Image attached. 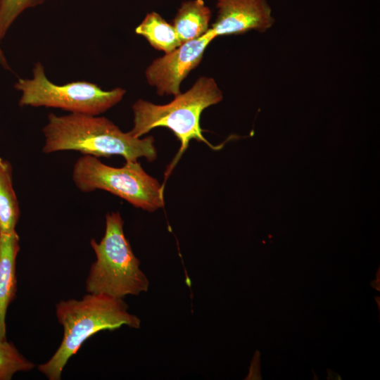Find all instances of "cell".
I'll use <instances>...</instances> for the list:
<instances>
[{
	"mask_svg": "<svg viewBox=\"0 0 380 380\" xmlns=\"http://www.w3.org/2000/svg\"><path fill=\"white\" fill-rule=\"evenodd\" d=\"M42 132L45 137L42 151L45 153L76 151L96 158L118 155L126 161L145 158L153 162L157 158L153 137H134L129 132H122L105 117L50 113Z\"/></svg>",
	"mask_w": 380,
	"mask_h": 380,
	"instance_id": "obj_1",
	"label": "cell"
},
{
	"mask_svg": "<svg viewBox=\"0 0 380 380\" xmlns=\"http://www.w3.org/2000/svg\"><path fill=\"white\" fill-rule=\"evenodd\" d=\"M127 310L122 298L105 294L89 293L80 300L61 301L56 305V317L63 327V338L56 352L39 366V370L49 380H59L68 360L94 334L122 325L139 329L140 319Z\"/></svg>",
	"mask_w": 380,
	"mask_h": 380,
	"instance_id": "obj_2",
	"label": "cell"
},
{
	"mask_svg": "<svg viewBox=\"0 0 380 380\" xmlns=\"http://www.w3.org/2000/svg\"><path fill=\"white\" fill-rule=\"evenodd\" d=\"M222 98V92L215 80L203 76L196 81L191 89L175 96V99L167 104L158 105L139 99L132 106L134 125L129 132L134 137L140 138L158 127H167L173 132L179 140L181 146L165 172L166 178L191 140L203 142L212 148H219L203 137L200 118L206 108L218 103Z\"/></svg>",
	"mask_w": 380,
	"mask_h": 380,
	"instance_id": "obj_3",
	"label": "cell"
},
{
	"mask_svg": "<svg viewBox=\"0 0 380 380\" xmlns=\"http://www.w3.org/2000/svg\"><path fill=\"white\" fill-rule=\"evenodd\" d=\"M123 224L119 213H107L103 237L99 243L91 240L96 260L86 281L88 293L122 298L148 290V280L125 236Z\"/></svg>",
	"mask_w": 380,
	"mask_h": 380,
	"instance_id": "obj_4",
	"label": "cell"
},
{
	"mask_svg": "<svg viewBox=\"0 0 380 380\" xmlns=\"http://www.w3.org/2000/svg\"><path fill=\"white\" fill-rule=\"evenodd\" d=\"M72 179L82 192L107 191L148 212L165 205L164 186L147 174L138 161H126L122 167H115L95 156L83 155L75 163Z\"/></svg>",
	"mask_w": 380,
	"mask_h": 380,
	"instance_id": "obj_5",
	"label": "cell"
},
{
	"mask_svg": "<svg viewBox=\"0 0 380 380\" xmlns=\"http://www.w3.org/2000/svg\"><path fill=\"white\" fill-rule=\"evenodd\" d=\"M32 74V79L20 78L15 84L22 92L20 106L56 108L70 113L99 115L118 103L126 93L121 87L105 91L87 81L56 84L46 77L40 62L35 63Z\"/></svg>",
	"mask_w": 380,
	"mask_h": 380,
	"instance_id": "obj_6",
	"label": "cell"
},
{
	"mask_svg": "<svg viewBox=\"0 0 380 380\" xmlns=\"http://www.w3.org/2000/svg\"><path fill=\"white\" fill-rule=\"evenodd\" d=\"M215 38L210 29L197 39L182 43L177 49L155 59L145 71L148 83L159 95L181 93L180 85L188 74L202 61L204 51Z\"/></svg>",
	"mask_w": 380,
	"mask_h": 380,
	"instance_id": "obj_7",
	"label": "cell"
},
{
	"mask_svg": "<svg viewBox=\"0 0 380 380\" xmlns=\"http://www.w3.org/2000/svg\"><path fill=\"white\" fill-rule=\"evenodd\" d=\"M217 15L210 27L215 37L255 30L264 32L274 18L267 0H217Z\"/></svg>",
	"mask_w": 380,
	"mask_h": 380,
	"instance_id": "obj_8",
	"label": "cell"
},
{
	"mask_svg": "<svg viewBox=\"0 0 380 380\" xmlns=\"http://www.w3.org/2000/svg\"><path fill=\"white\" fill-rule=\"evenodd\" d=\"M20 238L15 231L0 233V341L6 340V315L16 293V258Z\"/></svg>",
	"mask_w": 380,
	"mask_h": 380,
	"instance_id": "obj_9",
	"label": "cell"
},
{
	"mask_svg": "<svg viewBox=\"0 0 380 380\" xmlns=\"http://www.w3.org/2000/svg\"><path fill=\"white\" fill-rule=\"evenodd\" d=\"M210 18L211 11L203 0H189L182 4L172 25L182 44L205 35Z\"/></svg>",
	"mask_w": 380,
	"mask_h": 380,
	"instance_id": "obj_10",
	"label": "cell"
},
{
	"mask_svg": "<svg viewBox=\"0 0 380 380\" xmlns=\"http://www.w3.org/2000/svg\"><path fill=\"white\" fill-rule=\"evenodd\" d=\"M20 217L18 201L13 186L11 163L0 157V233L15 231Z\"/></svg>",
	"mask_w": 380,
	"mask_h": 380,
	"instance_id": "obj_11",
	"label": "cell"
},
{
	"mask_svg": "<svg viewBox=\"0 0 380 380\" xmlns=\"http://www.w3.org/2000/svg\"><path fill=\"white\" fill-rule=\"evenodd\" d=\"M135 32L145 37L153 48L165 53L182 44L173 25L156 12L148 13Z\"/></svg>",
	"mask_w": 380,
	"mask_h": 380,
	"instance_id": "obj_12",
	"label": "cell"
},
{
	"mask_svg": "<svg viewBox=\"0 0 380 380\" xmlns=\"http://www.w3.org/2000/svg\"><path fill=\"white\" fill-rule=\"evenodd\" d=\"M34 367L13 343L0 341V380H10L15 373L30 371Z\"/></svg>",
	"mask_w": 380,
	"mask_h": 380,
	"instance_id": "obj_13",
	"label": "cell"
},
{
	"mask_svg": "<svg viewBox=\"0 0 380 380\" xmlns=\"http://www.w3.org/2000/svg\"><path fill=\"white\" fill-rule=\"evenodd\" d=\"M46 0H0V42L15 19L25 10Z\"/></svg>",
	"mask_w": 380,
	"mask_h": 380,
	"instance_id": "obj_14",
	"label": "cell"
},
{
	"mask_svg": "<svg viewBox=\"0 0 380 380\" xmlns=\"http://www.w3.org/2000/svg\"><path fill=\"white\" fill-rule=\"evenodd\" d=\"M0 65H1L6 69H9V66L8 65V63L6 60L4 54L2 50L1 49V48H0Z\"/></svg>",
	"mask_w": 380,
	"mask_h": 380,
	"instance_id": "obj_15",
	"label": "cell"
}]
</instances>
